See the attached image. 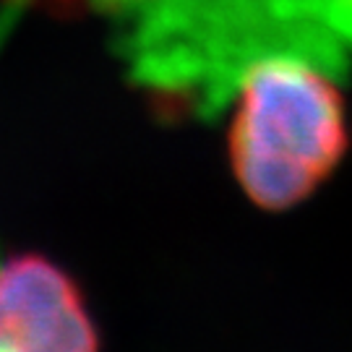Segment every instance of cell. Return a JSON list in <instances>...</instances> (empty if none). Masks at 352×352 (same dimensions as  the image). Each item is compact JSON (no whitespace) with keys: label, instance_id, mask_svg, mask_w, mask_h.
Masks as SVG:
<instances>
[{"label":"cell","instance_id":"1","mask_svg":"<svg viewBox=\"0 0 352 352\" xmlns=\"http://www.w3.org/2000/svg\"><path fill=\"white\" fill-rule=\"evenodd\" d=\"M107 19L128 76L204 120L269 55L308 58L340 81L350 74L352 0H115Z\"/></svg>","mask_w":352,"mask_h":352},{"label":"cell","instance_id":"4","mask_svg":"<svg viewBox=\"0 0 352 352\" xmlns=\"http://www.w3.org/2000/svg\"><path fill=\"white\" fill-rule=\"evenodd\" d=\"M87 3H89V6H94V3H97V0H87Z\"/></svg>","mask_w":352,"mask_h":352},{"label":"cell","instance_id":"2","mask_svg":"<svg viewBox=\"0 0 352 352\" xmlns=\"http://www.w3.org/2000/svg\"><path fill=\"white\" fill-rule=\"evenodd\" d=\"M350 146L340 78L298 55L253 63L232 97L227 157L248 201L289 212L334 175Z\"/></svg>","mask_w":352,"mask_h":352},{"label":"cell","instance_id":"3","mask_svg":"<svg viewBox=\"0 0 352 352\" xmlns=\"http://www.w3.org/2000/svg\"><path fill=\"white\" fill-rule=\"evenodd\" d=\"M0 352H102L81 282L45 253L0 261Z\"/></svg>","mask_w":352,"mask_h":352}]
</instances>
